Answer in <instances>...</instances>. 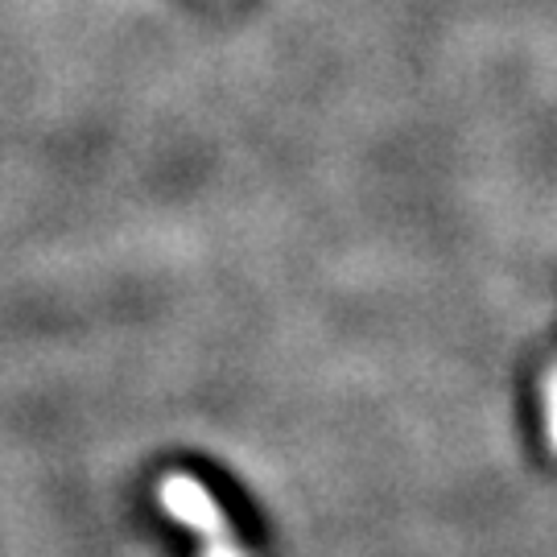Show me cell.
<instances>
[{
	"mask_svg": "<svg viewBox=\"0 0 557 557\" xmlns=\"http://www.w3.org/2000/svg\"><path fill=\"white\" fill-rule=\"evenodd\" d=\"M158 504L170 520L186 524L190 533H199L202 557H248L236 533L227 529L220 499L211 496L195 475H165L158 483Z\"/></svg>",
	"mask_w": 557,
	"mask_h": 557,
	"instance_id": "obj_1",
	"label": "cell"
},
{
	"mask_svg": "<svg viewBox=\"0 0 557 557\" xmlns=\"http://www.w3.org/2000/svg\"><path fill=\"white\" fill-rule=\"evenodd\" d=\"M545 434H549V450L557 455V363L545 376Z\"/></svg>",
	"mask_w": 557,
	"mask_h": 557,
	"instance_id": "obj_2",
	"label": "cell"
}]
</instances>
